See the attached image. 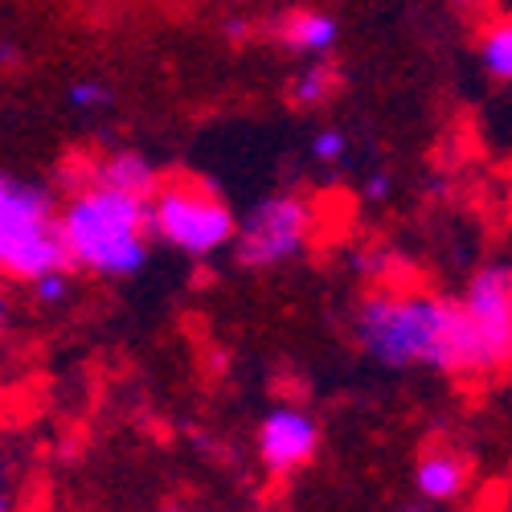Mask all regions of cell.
<instances>
[{
	"label": "cell",
	"mask_w": 512,
	"mask_h": 512,
	"mask_svg": "<svg viewBox=\"0 0 512 512\" xmlns=\"http://www.w3.org/2000/svg\"><path fill=\"white\" fill-rule=\"evenodd\" d=\"M271 37H275L279 50L316 62V58H328L336 50L340 21L332 13H324V9H287L283 17H275Z\"/></svg>",
	"instance_id": "cell-8"
},
{
	"label": "cell",
	"mask_w": 512,
	"mask_h": 512,
	"mask_svg": "<svg viewBox=\"0 0 512 512\" xmlns=\"http://www.w3.org/2000/svg\"><path fill=\"white\" fill-rule=\"evenodd\" d=\"M70 267H58V271H46V275H37V279H29L25 287H29V295H33V304H41V308H62L66 300H70Z\"/></svg>",
	"instance_id": "cell-15"
},
{
	"label": "cell",
	"mask_w": 512,
	"mask_h": 512,
	"mask_svg": "<svg viewBox=\"0 0 512 512\" xmlns=\"http://www.w3.org/2000/svg\"><path fill=\"white\" fill-rule=\"evenodd\" d=\"M222 29H226V37H230V41H246V37L254 33V21H250V17H230Z\"/></svg>",
	"instance_id": "cell-20"
},
{
	"label": "cell",
	"mask_w": 512,
	"mask_h": 512,
	"mask_svg": "<svg viewBox=\"0 0 512 512\" xmlns=\"http://www.w3.org/2000/svg\"><path fill=\"white\" fill-rule=\"evenodd\" d=\"M58 267H66L58 197L46 185L9 177L0 168V279L29 283Z\"/></svg>",
	"instance_id": "cell-3"
},
{
	"label": "cell",
	"mask_w": 512,
	"mask_h": 512,
	"mask_svg": "<svg viewBox=\"0 0 512 512\" xmlns=\"http://www.w3.org/2000/svg\"><path fill=\"white\" fill-rule=\"evenodd\" d=\"M332 91H336V66L328 58H316V62L300 66V70H295V78L287 82V99L300 111L324 107L332 99Z\"/></svg>",
	"instance_id": "cell-11"
},
{
	"label": "cell",
	"mask_w": 512,
	"mask_h": 512,
	"mask_svg": "<svg viewBox=\"0 0 512 512\" xmlns=\"http://www.w3.org/2000/svg\"><path fill=\"white\" fill-rule=\"evenodd\" d=\"M316 234V205L300 193H271L238 218L230 250L246 271H279L300 263Z\"/></svg>",
	"instance_id": "cell-5"
},
{
	"label": "cell",
	"mask_w": 512,
	"mask_h": 512,
	"mask_svg": "<svg viewBox=\"0 0 512 512\" xmlns=\"http://www.w3.org/2000/svg\"><path fill=\"white\" fill-rule=\"evenodd\" d=\"M234 226V209L201 181H160L148 197V238L185 259H213L230 250Z\"/></svg>",
	"instance_id": "cell-4"
},
{
	"label": "cell",
	"mask_w": 512,
	"mask_h": 512,
	"mask_svg": "<svg viewBox=\"0 0 512 512\" xmlns=\"http://www.w3.org/2000/svg\"><path fill=\"white\" fill-rule=\"evenodd\" d=\"M480 70L492 82H508L512 78V21L496 17L484 25L480 33Z\"/></svg>",
	"instance_id": "cell-12"
},
{
	"label": "cell",
	"mask_w": 512,
	"mask_h": 512,
	"mask_svg": "<svg viewBox=\"0 0 512 512\" xmlns=\"http://www.w3.org/2000/svg\"><path fill=\"white\" fill-rule=\"evenodd\" d=\"M455 5H476V0H455Z\"/></svg>",
	"instance_id": "cell-24"
},
{
	"label": "cell",
	"mask_w": 512,
	"mask_h": 512,
	"mask_svg": "<svg viewBox=\"0 0 512 512\" xmlns=\"http://www.w3.org/2000/svg\"><path fill=\"white\" fill-rule=\"evenodd\" d=\"M254 451L271 476H295L320 455V422L304 406H271L254 431Z\"/></svg>",
	"instance_id": "cell-7"
},
{
	"label": "cell",
	"mask_w": 512,
	"mask_h": 512,
	"mask_svg": "<svg viewBox=\"0 0 512 512\" xmlns=\"http://www.w3.org/2000/svg\"><path fill=\"white\" fill-rule=\"evenodd\" d=\"M390 197H394V173L390 168H369V173L361 177V201L386 205Z\"/></svg>",
	"instance_id": "cell-16"
},
{
	"label": "cell",
	"mask_w": 512,
	"mask_h": 512,
	"mask_svg": "<svg viewBox=\"0 0 512 512\" xmlns=\"http://www.w3.org/2000/svg\"><path fill=\"white\" fill-rule=\"evenodd\" d=\"M82 181H95V185L132 193V197H152L164 177L156 173V164L144 152H136V148H111V152H103L87 168V177H82Z\"/></svg>",
	"instance_id": "cell-9"
},
{
	"label": "cell",
	"mask_w": 512,
	"mask_h": 512,
	"mask_svg": "<svg viewBox=\"0 0 512 512\" xmlns=\"http://www.w3.org/2000/svg\"><path fill=\"white\" fill-rule=\"evenodd\" d=\"M213 5H234V0H213Z\"/></svg>",
	"instance_id": "cell-23"
},
{
	"label": "cell",
	"mask_w": 512,
	"mask_h": 512,
	"mask_svg": "<svg viewBox=\"0 0 512 512\" xmlns=\"http://www.w3.org/2000/svg\"><path fill=\"white\" fill-rule=\"evenodd\" d=\"M357 271H365V275H390L394 271V254L390 250H365V254H357Z\"/></svg>",
	"instance_id": "cell-17"
},
{
	"label": "cell",
	"mask_w": 512,
	"mask_h": 512,
	"mask_svg": "<svg viewBox=\"0 0 512 512\" xmlns=\"http://www.w3.org/2000/svg\"><path fill=\"white\" fill-rule=\"evenodd\" d=\"M9 328V291H5V279H0V336Z\"/></svg>",
	"instance_id": "cell-21"
},
{
	"label": "cell",
	"mask_w": 512,
	"mask_h": 512,
	"mask_svg": "<svg viewBox=\"0 0 512 512\" xmlns=\"http://www.w3.org/2000/svg\"><path fill=\"white\" fill-rule=\"evenodd\" d=\"M398 512H431V508H426V504H402Z\"/></svg>",
	"instance_id": "cell-22"
},
{
	"label": "cell",
	"mask_w": 512,
	"mask_h": 512,
	"mask_svg": "<svg viewBox=\"0 0 512 512\" xmlns=\"http://www.w3.org/2000/svg\"><path fill=\"white\" fill-rule=\"evenodd\" d=\"M349 152H353V144L340 127H320V132H312V140H308V156L316 164H328V168H340L349 160Z\"/></svg>",
	"instance_id": "cell-14"
},
{
	"label": "cell",
	"mask_w": 512,
	"mask_h": 512,
	"mask_svg": "<svg viewBox=\"0 0 512 512\" xmlns=\"http://www.w3.org/2000/svg\"><path fill=\"white\" fill-rule=\"evenodd\" d=\"M0 512H17V484L9 467H0Z\"/></svg>",
	"instance_id": "cell-19"
},
{
	"label": "cell",
	"mask_w": 512,
	"mask_h": 512,
	"mask_svg": "<svg viewBox=\"0 0 512 512\" xmlns=\"http://www.w3.org/2000/svg\"><path fill=\"white\" fill-rule=\"evenodd\" d=\"M111 99H115V91L107 87L103 78H70V87H66V103H70L74 111H82V115L107 111Z\"/></svg>",
	"instance_id": "cell-13"
},
{
	"label": "cell",
	"mask_w": 512,
	"mask_h": 512,
	"mask_svg": "<svg viewBox=\"0 0 512 512\" xmlns=\"http://www.w3.org/2000/svg\"><path fill=\"white\" fill-rule=\"evenodd\" d=\"M467 484H472V463L455 451H431L414 467V492L422 504H451L467 492Z\"/></svg>",
	"instance_id": "cell-10"
},
{
	"label": "cell",
	"mask_w": 512,
	"mask_h": 512,
	"mask_svg": "<svg viewBox=\"0 0 512 512\" xmlns=\"http://www.w3.org/2000/svg\"><path fill=\"white\" fill-rule=\"evenodd\" d=\"M455 304H459L467 328H472L484 377L504 373L512 361V267L504 259L476 267L467 275L463 295Z\"/></svg>",
	"instance_id": "cell-6"
},
{
	"label": "cell",
	"mask_w": 512,
	"mask_h": 512,
	"mask_svg": "<svg viewBox=\"0 0 512 512\" xmlns=\"http://www.w3.org/2000/svg\"><path fill=\"white\" fill-rule=\"evenodd\" d=\"M25 66V46L13 37H0V70H21Z\"/></svg>",
	"instance_id": "cell-18"
},
{
	"label": "cell",
	"mask_w": 512,
	"mask_h": 512,
	"mask_svg": "<svg viewBox=\"0 0 512 512\" xmlns=\"http://www.w3.org/2000/svg\"><path fill=\"white\" fill-rule=\"evenodd\" d=\"M58 234L66 267L123 283L148 267V197H132L95 181H78L66 201H58Z\"/></svg>",
	"instance_id": "cell-2"
},
{
	"label": "cell",
	"mask_w": 512,
	"mask_h": 512,
	"mask_svg": "<svg viewBox=\"0 0 512 512\" xmlns=\"http://www.w3.org/2000/svg\"><path fill=\"white\" fill-rule=\"evenodd\" d=\"M353 336L386 369L484 377L480 349L459 304L435 291H373L353 312Z\"/></svg>",
	"instance_id": "cell-1"
}]
</instances>
